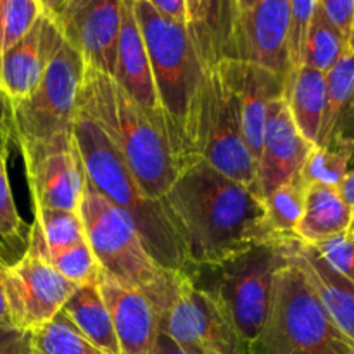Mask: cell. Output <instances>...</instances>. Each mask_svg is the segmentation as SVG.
<instances>
[{
    "mask_svg": "<svg viewBox=\"0 0 354 354\" xmlns=\"http://www.w3.org/2000/svg\"><path fill=\"white\" fill-rule=\"evenodd\" d=\"M289 3L290 28L289 41H287V55H289V68L292 69L303 64L304 40H306V31L308 26H310L311 16H313L317 0H289Z\"/></svg>",
    "mask_w": 354,
    "mask_h": 354,
    "instance_id": "836d02e7",
    "label": "cell"
},
{
    "mask_svg": "<svg viewBox=\"0 0 354 354\" xmlns=\"http://www.w3.org/2000/svg\"><path fill=\"white\" fill-rule=\"evenodd\" d=\"M317 6L346 38L353 33L354 0H317Z\"/></svg>",
    "mask_w": 354,
    "mask_h": 354,
    "instance_id": "8d00e7d4",
    "label": "cell"
},
{
    "mask_svg": "<svg viewBox=\"0 0 354 354\" xmlns=\"http://www.w3.org/2000/svg\"><path fill=\"white\" fill-rule=\"evenodd\" d=\"M97 287L113 320L121 354H151L159 327L145 294L123 286L102 270L97 279Z\"/></svg>",
    "mask_w": 354,
    "mask_h": 354,
    "instance_id": "ac0fdd59",
    "label": "cell"
},
{
    "mask_svg": "<svg viewBox=\"0 0 354 354\" xmlns=\"http://www.w3.org/2000/svg\"><path fill=\"white\" fill-rule=\"evenodd\" d=\"M33 342L38 354H104L83 337L62 313L37 328L33 332Z\"/></svg>",
    "mask_w": 354,
    "mask_h": 354,
    "instance_id": "f546056e",
    "label": "cell"
},
{
    "mask_svg": "<svg viewBox=\"0 0 354 354\" xmlns=\"http://www.w3.org/2000/svg\"><path fill=\"white\" fill-rule=\"evenodd\" d=\"M19 149L26 166L33 207L78 213L85 171L75 137L19 145Z\"/></svg>",
    "mask_w": 354,
    "mask_h": 354,
    "instance_id": "7c38bea8",
    "label": "cell"
},
{
    "mask_svg": "<svg viewBox=\"0 0 354 354\" xmlns=\"http://www.w3.org/2000/svg\"><path fill=\"white\" fill-rule=\"evenodd\" d=\"M296 244L297 239L270 241L218 265L192 266L189 272L194 283L225 308L248 351L265 325L273 279L290 263Z\"/></svg>",
    "mask_w": 354,
    "mask_h": 354,
    "instance_id": "5b68a950",
    "label": "cell"
},
{
    "mask_svg": "<svg viewBox=\"0 0 354 354\" xmlns=\"http://www.w3.org/2000/svg\"><path fill=\"white\" fill-rule=\"evenodd\" d=\"M64 41L54 17L44 10L35 26L0 59V92L9 102L24 99L40 83L48 62Z\"/></svg>",
    "mask_w": 354,
    "mask_h": 354,
    "instance_id": "e0dca14e",
    "label": "cell"
},
{
    "mask_svg": "<svg viewBox=\"0 0 354 354\" xmlns=\"http://www.w3.org/2000/svg\"><path fill=\"white\" fill-rule=\"evenodd\" d=\"M294 261L301 266L339 330L354 346V283L322 259L313 245L297 242Z\"/></svg>",
    "mask_w": 354,
    "mask_h": 354,
    "instance_id": "44dd1931",
    "label": "cell"
},
{
    "mask_svg": "<svg viewBox=\"0 0 354 354\" xmlns=\"http://www.w3.org/2000/svg\"><path fill=\"white\" fill-rule=\"evenodd\" d=\"M9 265L3 261L0 256V324H10L9 318V306H7V296H6V273Z\"/></svg>",
    "mask_w": 354,
    "mask_h": 354,
    "instance_id": "f35d334b",
    "label": "cell"
},
{
    "mask_svg": "<svg viewBox=\"0 0 354 354\" xmlns=\"http://www.w3.org/2000/svg\"><path fill=\"white\" fill-rule=\"evenodd\" d=\"M325 76L327 106L317 145H327L339 137L354 138V31L339 61Z\"/></svg>",
    "mask_w": 354,
    "mask_h": 354,
    "instance_id": "7402d4cb",
    "label": "cell"
},
{
    "mask_svg": "<svg viewBox=\"0 0 354 354\" xmlns=\"http://www.w3.org/2000/svg\"><path fill=\"white\" fill-rule=\"evenodd\" d=\"M0 354H38L33 332L23 330L12 324H0Z\"/></svg>",
    "mask_w": 354,
    "mask_h": 354,
    "instance_id": "d590c367",
    "label": "cell"
},
{
    "mask_svg": "<svg viewBox=\"0 0 354 354\" xmlns=\"http://www.w3.org/2000/svg\"><path fill=\"white\" fill-rule=\"evenodd\" d=\"M151 64L159 106L180 151L187 149V120L203 76L206 73L189 30L161 16L147 0H131Z\"/></svg>",
    "mask_w": 354,
    "mask_h": 354,
    "instance_id": "8992f818",
    "label": "cell"
},
{
    "mask_svg": "<svg viewBox=\"0 0 354 354\" xmlns=\"http://www.w3.org/2000/svg\"><path fill=\"white\" fill-rule=\"evenodd\" d=\"M161 16L187 26V0H147Z\"/></svg>",
    "mask_w": 354,
    "mask_h": 354,
    "instance_id": "74e56055",
    "label": "cell"
},
{
    "mask_svg": "<svg viewBox=\"0 0 354 354\" xmlns=\"http://www.w3.org/2000/svg\"><path fill=\"white\" fill-rule=\"evenodd\" d=\"M348 38L327 19L322 9L315 6L306 40L303 48V64L311 66L322 73H328L341 57Z\"/></svg>",
    "mask_w": 354,
    "mask_h": 354,
    "instance_id": "f1b7e54d",
    "label": "cell"
},
{
    "mask_svg": "<svg viewBox=\"0 0 354 354\" xmlns=\"http://www.w3.org/2000/svg\"><path fill=\"white\" fill-rule=\"evenodd\" d=\"M185 138L190 158L258 190L256 162L242 135L237 102L216 68L204 73L189 111Z\"/></svg>",
    "mask_w": 354,
    "mask_h": 354,
    "instance_id": "ba28073f",
    "label": "cell"
},
{
    "mask_svg": "<svg viewBox=\"0 0 354 354\" xmlns=\"http://www.w3.org/2000/svg\"><path fill=\"white\" fill-rule=\"evenodd\" d=\"M62 38L86 66L113 76L121 28V0H64L54 17Z\"/></svg>",
    "mask_w": 354,
    "mask_h": 354,
    "instance_id": "4fadbf2b",
    "label": "cell"
},
{
    "mask_svg": "<svg viewBox=\"0 0 354 354\" xmlns=\"http://www.w3.org/2000/svg\"><path fill=\"white\" fill-rule=\"evenodd\" d=\"M142 292L154 310L159 332L187 354H248L225 308L199 289L189 272L162 268Z\"/></svg>",
    "mask_w": 354,
    "mask_h": 354,
    "instance_id": "52a82bcc",
    "label": "cell"
},
{
    "mask_svg": "<svg viewBox=\"0 0 354 354\" xmlns=\"http://www.w3.org/2000/svg\"><path fill=\"white\" fill-rule=\"evenodd\" d=\"M354 156V138L339 137L327 145H315L301 168L299 178L306 187L327 185L337 189L349 173Z\"/></svg>",
    "mask_w": 354,
    "mask_h": 354,
    "instance_id": "4316f807",
    "label": "cell"
},
{
    "mask_svg": "<svg viewBox=\"0 0 354 354\" xmlns=\"http://www.w3.org/2000/svg\"><path fill=\"white\" fill-rule=\"evenodd\" d=\"M354 211L348 206L335 187H306L304 209L296 228V239L315 245L328 237L349 230Z\"/></svg>",
    "mask_w": 354,
    "mask_h": 354,
    "instance_id": "cb8c5ba5",
    "label": "cell"
},
{
    "mask_svg": "<svg viewBox=\"0 0 354 354\" xmlns=\"http://www.w3.org/2000/svg\"><path fill=\"white\" fill-rule=\"evenodd\" d=\"M113 78L142 109L147 111L156 120L166 123L165 113L159 106L147 50H145L140 28L135 19L131 0H121V28L116 45V64H114Z\"/></svg>",
    "mask_w": 354,
    "mask_h": 354,
    "instance_id": "d6986e66",
    "label": "cell"
},
{
    "mask_svg": "<svg viewBox=\"0 0 354 354\" xmlns=\"http://www.w3.org/2000/svg\"><path fill=\"white\" fill-rule=\"evenodd\" d=\"M248 354H354L294 254L273 279L265 325Z\"/></svg>",
    "mask_w": 354,
    "mask_h": 354,
    "instance_id": "277c9868",
    "label": "cell"
},
{
    "mask_svg": "<svg viewBox=\"0 0 354 354\" xmlns=\"http://www.w3.org/2000/svg\"><path fill=\"white\" fill-rule=\"evenodd\" d=\"M41 14L40 0H7L2 21V54L28 35Z\"/></svg>",
    "mask_w": 354,
    "mask_h": 354,
    "instance_id": "1f68e13d",
    "label": "cell"
},
{
    "mask_svg": "<svg viewBox=\"0 0 354 354\" xmlns=\"http://www.w3.org/2000/svg\"><path fill=\"white\" fill-rule=\"evenodd\" d=\"M41 6H44V10L48 14V16L55 17L57 16V12L61 10L62 3H64V0H40Z\"/></svg>",
    "mask_w": 354,
    "mask_h": 354,
    "instance_id": "b9f144b4",
    "label": "cell"
},
{
    "mask_svg": "<svg viewBox=\"0 0 354 354\" xmlns=\"http://www.w3.org/2000/svg\"><path fill=\"white\" fill-rule=\"evenodd\" d=\"M351 230H354V216H353V223H351Z\"/></svg>",
    "mask_w": 354,
    "mask_h": 354,
    "instance_id": "f6af8a7d",
    "label": "cell"
},
{
    "mask_svg": "<svg viewBox=\"0 0 354 354\" xmlns=\"http://www.w3.org/2000/svg\"><path fill=\"white\" fill-rule=\"evenodd\" d=\"M192 266L218 265L254 245L277 241L265 225L258 190L190 158L162 199Z\"/></svg>",
    "mask_w": 354,
    "mask_h": 354,
    "instance_id": "6da1fadb",
    "label": "cell"
},
{
    "mask_svg": "<svg viewBox=\"0 0 354 354\" xmlns=\"http://www.w3.org/2000/svg\"><path fill=\"white\" fill-rule=\"evenodd\" d=\"M283 99L301 135L310 144L317 145L327 106L325 73L306 64L292 68L283 85Z\"/></svg>",
    "mask_w": 354,
    "mask_h": 354,
    "instance_id": "603a6c76",
    "label": "cell"
},
{
    "mask_svg": "<svg viewBox=\"0 0 354 354\" xmlns=\"http://www.w3.org/2000/svg\"><path fill=\"white\" fill-rule=\"evenodd\" d=\"M23 232V220L17 213L16 203H14L12 190H10L9 175H7L6 158L0 152V241L12 242L21 241Z\"/></svg>",
    "mask_w": 354,
    "mask_h": 354,
    "instance_id": "e575fe53",
    "label": "cell"
},
{
    "mask_svg": "<svg viewBox=\"0 0 354 354\" xmlns=\"http://www.w3.org/2000/svg\"><path fill=\"white\" fill-rule=\"evenodd\" d=\"M289 28V0H256L254 7L239 21L234 59L266 66L286 80L290 69Z\"/></svg>",
    "mask_w": 354,
    "mask_h": 354,
    "instance_id": "2e32d148",
    "label": "cell"
},
{
    "mask_svg": "<svg viewBox=\"0 0 354 354\" xmlns=\"http://www.w3.org/2000/svg\"><path fill=\"white\" fill-rule=\"evenodd\" d=\"M83 241H86L85 230L78 213L35 207V221L28 239V251L45 259L48 254L61 252Z\"/></svg>",
    "mask_w": 354,
    "mask_h": 354,
    "instance_id": "484cf974",
    "label": "cell"
},
{
    "mask_svg": "<svg viewBox=\"0 0 354 354\" xmlns=\"http://www.w3.org/2000/svg\"><path fill=\"white\" fill-rule=\"evenodd\" d=\"M76 287L44 258L26 249L14 265H9L6 273L10 324L30 332L44 327L61 313Z\"/></svg>",
    "mask_w": 354,
    "mask_h": 354,
    "instance_id": "8fae6325",
    "label": "cell"
},
{
    "mask_svg": "<svg viewBox=\"0 0 354 354\" xmlns=\"http://www.w3.org/2000/svg\"><path fill=\"white\" fill-rule=\"evenodd\" d=\"M256 0H237V6H239V21H241V17H244L245 14L249 12V10L254 7Z\"/></svg>",
    "mask_w": 354,
    "mask_h": 354,
    "instance_id": "7bdbcfd3",
    "label": "cell"
},
{
    "mask_svg": "<svg viewBox=\"0 0 354 354\" xmlns=\"http://www.w3.org/2000/svg\"><path fill=\"white\" fill-rule=\"evenodd\" d=\"M45 261L75 286L97 283L100 275V266L86 241L55 254H48Z\"/></svg>",
    "mask_w": 354,
    "mask_h": 354,
    "instance_id": "4dcf8cb0",
    "label": "cell"
},
{
    "mask_svg": "<svg viewBox=\"0 0 354 354\" xmlns=\"http://www.w3.org/2000/svg\"><path fill=\"white\" fill-rule=\"evenodd\" d=\"M339 194L342 196V199L348 203V206L354 211V168L349 169L348 175L344 176V180L341 182V185L337 187Z\"/></svg>",
    "mask_w": 354,
    "mask_h": 354,
    "instance_id": "60d3db41",
    "label": "cell"
},
{
    "mask_svg": "<svg viewBox=\"0 0 354 354\" xmlns=\"http://www.w3.org/2000/svg\"><path fill=\"white\" fill-rule=\"evenodd\" d=\"M237 26V0H187V30L206 69L234 59Z\"/></svg>",
    "mask_w": 354,
    "mask_h": 354,
    "instance_id": "ffe728a7",
    "label": "cell"
},
{
    "mask_svg": "<svg viewBox=\"0 0 354 354\" xmlns=\"http://www.w3.org/2000/svg\"><path fill=\"white\" fill-rule=\"evenodd\" d=\"M304 197L306 185L301 182L299 176L263 197L265 225L273 239H296V228L304 209Z\"/></svg>",
    "mask_w": 354,
    "mask_h": 354,
    "instance_id": "83f0119b",
    "label": "cell"
},
{
    "mask_svg": "<svg viewBox=\"0 0 354 354\" xmlns=\"http://www.w3.org/2000/svg\"><path fill=\"white\" fill-rule=\"evenodd\" d=\"M78 111L106 133L142 189L162 203L189 161L166 123L131 100L113 76L90 66H85Z\"/></svg>",
    "mask_w": 354,
    "mask_h": 354,
    "instance_id": "7a4b0ae2",
    "label": "cell"
},
{
    "mask_svg": "<svg viewBox=\"0 0 354 354\" xmlns=\"http://www.w3.org/2000/svg\"><path fill=\"white\" fill-rule=\"evenodd\" d=\"M151 354H187V353L183 351V349H180L178 346H176L175 342L168 337V335L162 334V332H159Z\"/></svg>",
    "mask_w": 354,
    "mask_h": 354,
    "instance_id": "ab89813d",
    "label": "cell"
},
{
    "mask_svg": "<svg viewBox=\"0 0 354 354\" xmlns=\"http://www.w3.org/2000/svg\"><path fill=\"white\" fill-rule=\"evenodd\" d=\"M0 248H2V241H0Z\"/></svg>",
    "mask_w": 354,
    "mask_h": 354,
    "instance_id": "bcb514c9",
    "label": "cell"
},
{
    "mask_svg": "<svg viewBox=\"0 0 354 354\" xmlns=\"http://www.w3.org/2000/svg\"><path fill=\"white\" fill-rule=\"evenodd\" d=\"M85 66L80 52L64 40L37 88L24 99L9 102L17 144H47L73 137Z\"/></svg>",
    "mask_w": 354,
    "mask_h": 354,
    "instance_id": "30bf717a",
    "label": "cell"
},
{
    "mask_svg": "<svg viewBox=\"0 0 354 354\" xmlns=\"http://www.w3.org/2000/svg\"><path fill=\"white\" fill-rule=\"evenodd\" d=\"M7 0H0V59H2V21H3V10H6Z\"/></svg>",
    "mask_w": 354,
    "mask_h": 354,
    "instance_id": "ee69618b",
    "label": "cell"
},
{
    "mask_svg": "<svg viewBox=\"0 0 354 354\" xmlns=\"http://www.w3.org/2000/svg\"><path fill=\"white\" fill-rule=\"evenodd\" d=\"M214 68L235 97L242 135L256 162L261 152L268 106L283 97L286 80L266 66L241 59H223Z\"/></svg>",
    "mask_w": 354,
    "mask_h": 354,
    "instance_id": "5bb4252c",
    "label": "cell"
},
{
    "mask_svg": "<svg viewBox=\"0 0 354 354\" xmlns=\"http://www.w3.org/2000/svg\"><path fill=\"white\" fill-rule=\"evenodd\" d=\"M313 147L297 130L286 99L272 100L266 113L261 152L256 161V185L261 199L297 178Z\"/></svg>",
    "mask_w": 354,
    "mask_h": 354,
    "instance_id": "9a60e30c",
    "label": "cell"
},
{
    "mask_svg": "<svg viewBox=\"0 0 354 354\" xmlns=\"http://www.w3.org/2000/svg\"><path fill=\"white\" fill-rule=\"evenodd\" d=\"M61 313L75 325L80 334L88 339L104 354H121L113 320L107 311L97 283L78 286Z\"/></svg>",
    "mask_w": 354,
    "mask_h": 354,
    "instance_id": "d4e9b609",
    "label": "cell"
},
{
    "mask_svg": "<svg viewBox=\"0 0 354 354\" xmlns=\"http://www.w3.org/2000/svg\"><path fill=\"white\" fill-rule=\"evenodd\" d=\"M80 220L100 270L123 286L144 290L161 273L131 218L111 203L85 176Z\"/></svg>",
    "mask_w": 354,
    "mask_h": 354,
    "instance_id": "9c48e42d",
    "label": "cell"
},
{
    "mask_svg": "<svg viewBox=\"0 0 354 354\" xmlns=\"http://www.w3.org/2000/svg\"><path fill=\"white\" fill-rule=\"evenodd\" d=\"M73 137L86 180L131 218L151 258L161 268L190 272L185 245L165 204L142 189L106 133L82 111H76Z\"/></svg>",
    "mask_w": 354,
    "mask_h": 354,
    "instance_id": "3957f363",
    "label": "cell"
},
{
    "mask_svg": "<svg viewBox=\"0 0 354 354\" xmlns=\"http://www.w3.org/2000/svg\"><path fill=\"white\" fill-rule=\"evenodd\" d=\"M332 270L354 283V230L328 237L313 245Z\"/></svg>",
    "mask_w": 354,
    "mask_h": 354,
    "instance_id": "d6a6232c",
    "label": "cell"
}]
</instances>
